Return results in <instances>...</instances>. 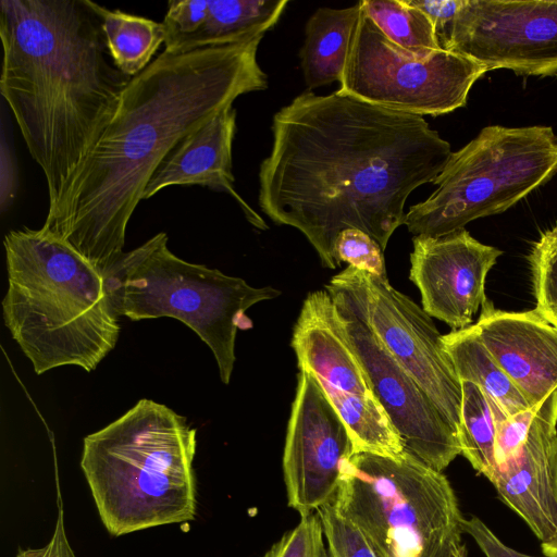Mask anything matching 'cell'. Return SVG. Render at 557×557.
I'll use <instances>...</instances> for the list:
<instances>
[{"label":"cell","mask_w":557,"mask_h":557,"mask_svg":"<svg viewBox=\"0 0 557 557\" xmlns=\"http://www.w3.org/2000/svg\"><path fill=\"white\" fill-rule=\"evenodd\" d=\"M332 299L359 317L417 381L458 435L461 381L432 318L387 276L347 267L325 285ZM459 440V438H458Z\"/></svg>","instance_id":"30bf717a"},{"label":"cell","mask_w":557,"mask_h":557,"mask_svg":"<svg viewBox=\"0 0 557 557\" xmlns=\"http://www.w3.org/2000/svg\"><path fill=\"white\" fill-rule=\"evenodd\" d=\"M361 3L345 9L319 8L306 25L300 65L308 88L341 82Z\"/></svg>","instance_id":"d6986e66"},{"label":"cell","mask_w":557,"mask_h":557,"mask_svg":"<svg viewBox=\"0 0 557 557\" xmlns=\"http://www.w3.org/2000/svg\"><path fill=\"white\" fill-rule=\"evenodd\" d=\"M445 50L487 71L557 76V1L462 0Z\"/></svg>","instance_id":"8fae6325"},{"label":"cell","mask_w":557,"mask_h":557,"mask_svg":"<svg viewBox=\"0 0 557 557\" xmlns=\"http://www.w3.org/2000/svg\"><path fill=\"white\" fill-rule=\"evenodd\" d=\"M486 72L453 51L425 58L404 51L361 8L337 91L384 109L436 116L465 107L472 85Z\"/></svg>","instance_id":"9c48e42d"},{"label":"cell","mask_w":557,"mask_h":557,"mask_svg":"<svg viewBox=\"0 0 557 557\" xmlns=\"http://www.w3.org/2000/svg\"><path fill=\"white\" fill-rule=\"evenodd\" d=\"M428 15L441 49L445 50L462 0H406Z\"/></svg>","instance_id":"1f68e13d"},{"label":"cell","mask_w":557,"mask_h":557,"mask_svg":"<svg viewBox=\"0 0 557 557\" xmlns=\"http://www.w3.org/2000/svg\"><path fill=\"white\" fill-rule=\"evenodd\" d=\"M287 3V0H209L203 25L164 51L188 52L263 36L276 24Z\"/></svg>","instance_id":"ffe728a7"},{"label":"cell","mask_w":557,"mask_h":557,"mask_svg":"<svg viewBox=\"0 0 557 557\" xmlns=\"http://www.w3.org/2000/svg\"><path fill=\"white\" fill-rule=\"evenodd\" d=\"M362 11L397 47L425 58L441 50L432 22L406 0H361Z\"/></svg>","instance_id":"d4e9b609"},{"label":"cell","mask_w":557,"mask_h":557,"mask_svg":"<svg viewBox=\"0 0 557 557\" xmlns=\"http://www.w3.org/2000/svg\"><path fill=\"white\" fill-rule=\"evenodd\" d=\"M462 403L458 438L461 454L476 471L492 480L497 469L496 428L492 408L483 391L461 381Z\"/></svg>","instance_id":"cb8c5ba5"},{"label":"cell","mask_w":557,"mask_h":557,"mask_svg":"<svg viewBox=\"0 0 557 557\" xmlns=\"http://www.w3.org/2000/svg\"><path fill=\"white\" fill-rule=\"evenodd\" d=\"M168 240L166 233L156 234L103 273L114 309L132 321L180 320L210 348L221 381L228 384L237 331L251 327L246 310L281 292L252 287L240 277L183 260Z\"/></svg>","instance_id":"8992f818"},{"label":"cell","mask_w":557,"mask_h":557,"mask_svg":"<svg viewBox=\"0 0 557 557\" xmlns=\"http://www.w3.org/2000/svg\"><path fill=\"white\" fill-rule=\"evenodd\" d=\"M263 36L163 51L131 77L116 112L42 228L102 273L124 253L127 224L154 172L187 135L247 92L268 87Z\"/></svg>","instance_id":"7a4b0ae2"},{"label":"cell","mask_w":557,"mask_h":557,"mask_svg":"<svg viewBox=\"0 0 557 557\" xmlns=\"http://www.w3.org/2000/svg\"><path fill=\"white\" fill-rule=\"evenodd\" d=\"M324 392L346 425L355 453L394 459L404 456L406 449L403 440L373 394L358 396L337 391Z\"/></svg>","instance_id":"603a6c76"},{"label":"cell","mask_w":557,"mask_h":557,"mask_svg":"<svg viewBox=\"0 0 557 557\" xmlns=\"http://www.w3.org/2000/svg\"><path fill=\"white\" fill-rule=\"evenodd\" d=\"M535 311L557 329V222L544 231L529 255Z\"/></svg>","instance_id":"484cf974"},{"label":"cell","mask_w":557,"mask_h":557,"mask_svg":"<svg viewBox=\"0 0 557 557\" xmlns=\"http://www.w3.org/2000/svg\"><path fill=\"white\" fill-rule=\"evenodd\" d=\"M92 5L101 18L114 65L126 76H136L152 62L151 58L164 44L163 24L121 10H109L94 1Z\"/></svg>","instance_id":"7402d4cb"},{"label":"cell","mask_w":557,"mask_h":557,"mask_svg":"<svg viewBox=\"0 0 557 557\" xmlns=\"http://www.w3.org/2000/svg\"><path fill=\"white\" fill-rule=\"evenodd\" d=\"M380 557H447L461 540V515L447 476L406 453H354L330 503Z\"/></svg>","instance_id":"52a82bcc"},{"label":"cell","mask_w":557,"mask_h":557,"mask_svg":"<svg viewBox=\"0 0 557 557\" xmlns=\"http://www.w3.org/2000/svg\"><path fill=\"white\" fill-rule=\"evenodd\" d=\"M334 304L366 382L397 430L405 449L443 472L461 454L457 433L371 329L345 306Z\"/></svg>","instance_id":"7c38bea8"},{"label":"cell","mask_w":557,"mask_h":557,"mask_svg":"<svg viewBox=\"0 0 557 557\" xmlns=\"http://www.w3.org/2000/svg\"><path fill=\"white\" fill-rule=\"evenodd\" d=\"M478 337L531 407L557 389V329L535 310L509 312L486 299Z\"/></svg>","instance_id":"2e32d148"},{"label":"cell","mask_w":557,"mask_h":557,"mask_svg":"<svg viewBox=\"0 0 557 557\" xmlns=\"http://www.w3.org/2000/svg\"><path fill=\"white\" fill-rule=\"evenodd\" d=\"M292 347L298 368L313 374L324 391L358 396L372 394L326 289L312 292L304 300Z\"/></svg>","instance_id":"ac0fdd59"},{"label":"cell","mask_w":557,"mask_h":557,"mask_svg":"<svg viewBox=\"0 0 557 557\" xmlns=\"http://www.w3.org/2000/svg\"><path fill=\"white\" fill-rule=\"evenodd\" d=\"M272 149L259 170V206L276 224L300 231L323 267L347 228L384 251L404 224L409 195L433 183L451 156L420 115L338 91L297 96L273 116Z\"/></svg>","instance_id":"6da1fadb"},{"label":"cell","mask_w":557,"mask_h":557,"mask_svg":"<svg viewBox=\"0 0 557 557\" xmlns=\"http://www.w3.org/2000/svg\"><path fill=\"white\" fill-rule=\"evenodd\" d=\"M236 110L230 106L183 138L161 162L149 181L143 200L169 186H203L231 195L247 220L265 230V222L237 194L232 173V145Z\"/></svg>","instance_id":"e0dca14e"},{"label":"cell","mask_w":557,"mask_h":557,"mask_svg":"<svg viewBox=\"0 0 557 557\" xmlns=\"http://www.w3.org/2000/svg\"><path fill=\"white\" fill-rule=\"evenodd\" d=\"M18 189V170L5 138L4 129H1L0 139V210L4 213L13 205Z\"/></svg>","instance_id":"836d02e7"},{"label":"cell","mask_w":557,"mask_h":557,"mask_svg":"<svg viewBox=\"0 0 557 557\" xmlns=\"http://www.w3.org/2000/svg\"><path fill=\"white\" fill-rule=\"evenodd\" d=\"M557 173V135L549 126H487L453 152L434 193L411 206L404 224L414 236H444L506 211Z\"/></svg>","instance_id":"ba28073f"},{"label":"cell","mask_w":557,"mask_h":557,"mask_svg":"<svg viewBox=\"0 0 557 557\" xmlns=\"http://www.w3.org/2000/svg\"><path fill=\"white\" fill-rule=\"evenodd\" d=\"M263 557H331L318 512L300 517Z\"/></svg>","instance_id":"4316f807"},{"label":"cell","mask_w":557,"mask_h":557,"mask_svg":"<svg viewBox=\"0 0 557 557\" xmlns=\"http://www.w3.org/2000/svg\"><path fill=\"white\" fill-rule=\"evenodd\" d=\"M461 531L472 536L486 557H537L508 547L475 516H472L470 519L463 517Z\"/></svg>","instance_id":"d6a6232c"},{"label":"cell","mask_w":557,"mask_h":557,"mask_svg":"<svg viewBox=\"0 0 557 557\" xmlns=\"http://www.w3.org/2000/svg\"><path fill=\"white\" fill-rule=\"evenodd\" d=\"M3 246V321L35 373L95 370L121 332L103 273L42 227L10 231Z\"/></svg>","instance_id":"277c9868"},{"label":"cell","mask_w":557,"mask_h":557,"mask_svg":"<svg viewBox=\"0 0 557 557\" xmlns=\"http://www.w3.org/2000/svg\"><path fill=\"white\" fill-rule=\"evenodd\" d=\"M209 0H171L163 18L165 48L195 34L205 23Z\"/></svg>","instance_id":"4dcf8cb0"},{"label":"cell","mask_w":557,"mask_h":557,"mask_svg":"<svg viewBox=\"0 0 557 557\" xmlns=\"http://www.w3.org/2000/svg\"><path fill=\"white\" fill-rule=\"evenodd\" d=\"M331 557H380L367 537L331 504L317 510Z\"/></svg>","instance_id":"83f0119b"},{"label":"cell","mask_w":557,"mask_h":557,"mask_svg":"<svg viewBox=\"0 0 557 557\" xmlns=\"http://www.w3.org/2000/svg\"><path fill=\"white\" fill-rule=\"evenodd\" d=\"M196 448L186 418L148 398L88 434L81 468L107 531L121 536L193 521Z\"/></svg>","instance_id":"5b68a950"},{"label":"cell","mask_w":557,"mask_h":557,"mask_svg":"<svg viewBox=\"0 0 557 557\" xmlns=\"http://www.w3.org/2000/svg\"><path fill=\"white\" fill-rule=\"evenodd\" d=\"M544 556L546 557H557V539L555 543L550 546V548L544 553Z\"/></svg>","instance_id":"8d00e7d4"},{"label":"cell","mask_w":557,"mask_h":557,"mask_svg":"<svg viewBox=\"0 0 557 557\" xmlns=\"http://www.w3.org/2000/svg\"><path fill=\"white\" fill-rule=\"evenodd\" d=\"M354 453L351 436L323 387L299 368L282 463L288 506L302 517L330 504L342 462Z\"/></svg>","instance_id":"4fadbf2b"},{"label":"cell","mask_w":557,"mask_h":557,"mask_svg":"<svg viewBox=\"0 0 557 557\" xmlns=\"http://www.w3.org/2000/svg\"><path fill=\"white\" fill-rule=\"evenodd\" d=\"M491 482L546 553L557 539V389L544 399L520 448L497 467Z\"/></svg>","instance_id":"9a60e30c"},{"label":"cell","mask_w":557,"mask_h":557,"mask_svg":"<svg viewBox=\"0 0 557 557\" xmlns=\"http://www.w3.org/2000/svg\"><path fill=\"white\" fill-rule=\"evenodd\" d=\"M0 91L53 210L119 107L131 77L113 63L90 0H1Z\"/></svg>","instance_id":"3957f363"},{"label":"cell","mask_w":557,"mask_h":557,"mask_svg":"<svg viewBox=\"0 0 557 557\" xmlns=\"http://www.w3.org/2000/svg\"><path fill=\"white\" fill-rule=\"evenodd\" d=\"M487 398V397H486ZM496 428V462L497 467L511 458L523 443L529 428L540 406L532 407L513 418H509L500 407L488 399Z\"/></svg>","instance_id":"f546056e"},{"label":"cell","mask_w":557,"mask_h":557,"mask_svg":"<svg viewBox=\"0 0 557 557\" xmlns=\"http://www.w3.org/2000/svg\"><path fill=\"white\" fill-rule=\"evenodd\" d=\"M334 253L339 263L379 276H386L383 250L367 233L347 228L342 231L335 242Z\"/></svg>","instance_id":"f1b7e54d"},{"label":"cell","mask_w":557,"mask_h":557,"mask_svg":"<svg viewBox=\"0 0 557 557\" xmlns=\"http://www.w3.org/2000/svg\"><path fill=\"white\" fill-rule=\"evenodd\" d=\"M58 517L53 534L44 547L18 548L16 557H76L67 540L64 528V515L60 497L58 499Z\"/></svg>","instance_id":"e575fe53"},{"label":"cell","mask_w":557,"mask_h":557,"mask_svg":"<svg viewBox=\"0 0 557 557\" xmlns=\"http://www.w3.org/2000/svg\"><path fill=\"white\" fill-rule=\"evenodd\" d=\"M412 244L409 278L420 292L422 309L453 331L472 325L487 299V273L503 251L465 228L438 237L418 235Z\"/></svg>","instance_id":"5bb4252c"},{"label":"cell","mask_w":557,"mask_h":557,"mask_svg":"<svg viewBox=\"0 0 557 557\" xmlns=\"http://www.w3.org/2000/svg\"><path fill=\"white\" fill-rule=\"evenodd\" d=\"M460 381L479 386L509 417L532 408L478 337L473 325L442 335Z\"/></svg>","instance_id":"44dd1931"},{"label":"cell","mask_w":557,"mask_h":557,"mask_svg":"<svg viewBox=\"0 0 557 557\" xmlns=\"http://www.w3.org/2000/svg\"><path fill=\"white\" fill-rule=\"evenodd\" d=\"M447 557H468L466 544L461 540L455 542Z\"/></svg>","instance_id":"d590c367"}]
</instances>
